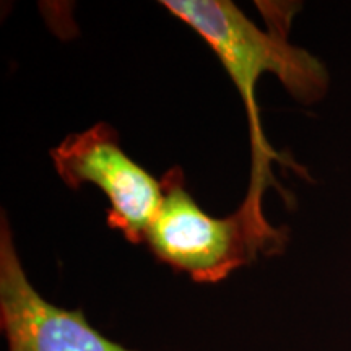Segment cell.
<instances>
[{"mask_svg": "<svg viewBox=\"0 0 351 351\" xmlns=\"http://www.w3.org/2000/svg\"><path fill=\"white\" fill-rule=\"evenodd\" d=\"M163 7L199 33L223 64L238 88L249 121L252 174L245 204L262 208V195L276 186L271 160L282 161L261 127L256 86L263 73H274L285 90L302 104L317 103L328 90V72L322 60L288 41L293 3H263L267 20L262 29L230 0H165Z\"/></svg>", "mask_w": 351, "mask_h": 351, "instance_id": "cell-1", "label": "cell"}, {"mask_svg": "<svg viewBox=\"0 0 351 351\" xmlns=\"http://www.w3.org/2000/svg\"><path fill=\"white\" fill-rule=\"evenodd\" d=\"M161 187L163 200L145 241L156 258L192 282H221L261 252L275 254L287 243L263 212L244 204L225 218L204 212L189 194L179 166L163 176Z\"/></svg>", "mask_w": 351, "mask_h": 351, "instance_id": "cell-2", "label": "cell"}, {"mask_svg": "<svg viewBox=\"0 0 351 351\" xmlns=\"http://www.w3.org/2000/svg\"><path fill=\"white\" fill-rule=\"evenodd\" d=\"M57 174L70 189L95 184L109 200L108 225L132 244L143 243L163 200L161 181L135 163L119 145V135L99 122L72 134L51 150Z\"/></svg>", "mask_w": 351, "mask_h": 351, "instance_id": "cell-3", "label": "cell"}, {"mask_svg": "<svg viewBox=\"0 0 351 351\" xmlns=\"http://www.w3.org/2000/svg\"><path fill=\"white\" fill-rule=\"evenodd\" d=\"M0 328L7 351H137L109 340L82 309L52 304L21 265L5 215L0 226Z\"/></svg>", "mask_w": 351, "mask_h": 351, "instance_id": "cell-4", "label": "cell"}]
</instances>
